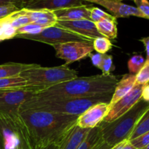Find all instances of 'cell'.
<instances>
[{"instance_id": "6da1fadb", "label": "cell", "mask_w": 149, "mask_h": 149, "mask_svg": "<svg viewBox=\"0 0 149 149\" xmlns=\"http://www.w3.org/2000/svg\"><path fill=\"white\" fill-rule=\"evenodd\" d=\"M29 130L33 148L42 149L50 144L59 146L77 124L78 116L28 110L19 112Z\"/></svg>"}, {"instance_id": "7a4b0ae2", "label": "cell", "mask_w": 149, "mask_h": 149, "mask_svg": "<svg viewBox=\"0 0 149 149\" xmlns=\"http://www.w3.org/2000/svg\"><path fill=\"white\" fill-rule=\"evenodd\" d=\"M118 81L117 77L112 74L77 77L38 92L33 97L38 98L82 97L112 93Z\"/></svg>"}, {"instance_id": "3957f363", "label": "cell", "mask_w": 149, "mask_h": 149, "mask_svg": "<svg viewBox=\"0 0 149 149\" xmlns=\"http://www.w3.org/2000/svg\"><path fill=\"white\" fill-rule=\"evenodd\" d=\"M113 93L82 97L38 98L32 97L22 105L20 111L33 109L79 116L94 105L100 103H110Z\"/></svg>"}, {"instance_id": "277c9868", "label": "cell", "mask_w": 149, "mask_h": 149, "mask_svg": "<svg viewBox=\"0 0 149 149\" xmlns=\"http://www.w3.org/2000/svg\"><path fill=\"white\" fill-rule=\"evenodd\" d=\"M148 108L149 103L141 99L117 119L111 122H102L100 125L102 139L111 148L122 141L129 140L138 120Z\"/></svg>"}, {"instance_id": "5b68a950", "label": "cell", "mask_w": 149, "mask_h": 149, "mask_svg": "<svg viewBox=\"0 0 149 149\" xmlns=\"http://www.w3.org/2000/svg\"><path fill=\"white\" fill-rule=\"evenodd\" d=\"M19 76L26 80L27 86L39 87L42 91L51 86L77 78L78 72L65 65L42 67L36 64L32 68L23 71Z\"/></svg>"}, {"instance_id": "8992f818", "label": "cell", "mask_w": 149, "mask_h": 149, "mask_svg": "<svg viewBox=\"0 0 149 149\" xmlns=\"http://www.w3.org/2000/svg\"><path fill=\"white\" fill-rule=\"evenodd\" d=\"M15 38L43 42L52 46L70 42H93L63 27L55 26L44 29L36 35H17Z\"/></svg>"}, {"instance_id": "52a82bcc", "label": "cell", "mask_w": 149, "mask_h": 149, "mask_svg": "<svg viewBox=\"0 0 149 149\" xmlns=\"http://www.w3.org/2000/svg\"><path fill=\"white\" fill-rule=\"evenodd\" d=\"M40 90L39 87L29 86H26L23 89L1 90L0 113L17 116L19 114L22 105Z\"/></svg>"}, {"instance_id": "ba28073f", "label": "cell", "mask_w": 149, "mask_h": 149, "mask_svg": "<svg viewBox=\"0 0 149 149\" xmlns=\"http://www.w3.org/2000/svg\"><path fill=\"white\" fill-rule=\"evenodd\" d=\"M52 47L57 58L65 61V65L90 57L94 50L93 42H70Z\"/></svg>"}, {"instance_id": "9c48e42d", "label": "cell", "mask_w": 149, "mask_h": 149, "mask_svg": "<svg viewBox=\"0 0 149 149\" xmlns=\"http://www.w3.org/2000/svg\"><path fill=\"white\" fill-rule=\"evenodd\" d=\"M143 85L135 84L130 93L112 105L109 113L105 118L104 122H111L120 117L123 114L132 109L141 99Z\"/></svg>"}, {"instance_id": "30bf717a", "label": "cell", "mask_w": 149, "mask_h": 149, "mask_svg": "<svg viewBox=\"0 0 149 149\" xmlns=\"http://www.w3.org/2000/svg\"><path fill=\"white\" fill-rule=\"evenodd\" d=\"M111 108V105L107 103H100L91 106L78 116L77 125L90 130L99 126L104 121Z\"/></svg>"}, {"instance_id": "8fae6325", "label": "cell", "mask_w": 149, "mask_h": 149, "mask_svg": "<svg viewBox=\"0 0 149 149\" xmlns=\"http://www.w3.org/2000/svg\"><path fill=\"white\" fill-rule=\"evenodd\" d=\"M56 25L60 27H63L74 32L91 41H93L97 37L103 36L97 31L95 23L90 20L84 19V20H66V21L58 20Z\"/></svg>"}, {"instance_id": "7c38bea8", "label": "cell", "mask_w": 149, "mask_h": 149, "mask_svg": "<svg viewBox=\"0 0 149 149\" xmlns=\"http://www.w3.org/2000/svg\"><path fill=\"white\" fill-rule=\"evenodd\" d=\"M88 2L97 4L109 10L111 15L116 18L128 17L130 16L146 18L136 7L128 5L117 0H88Z\"/></svg>"}, {"instance_id": "4fadbf2b", "label": "cell", "mask_w": 149, "mask_h": 149, "mask_svg": "<svg viewBox=\"0 0 149 149\" xmlns=\"http://www.w3.org/2000/svg\"><path fill=\"white\" fill-rule=\"evenodd\" d=\"M84 0H33L25 4L23 8L55 11L68 7L83 5L84 4Z\"/></svg>"}, {"instance_id": "5bb4252c", "label": "cell", "mask_w": 149, "mask_h": 149, "mask_svg": "<svg viewBox=\"0 0 149 149\" xmlns=\"http://www.w3.org/2000/svg\"><path fill=\"white\" fill-rule=\"evenodd\" d=\"M91 5L83 4L77 7H68L62 10L53 11L58 20H90Z\"/></svg>"}, {"instance_id": "9a60e30c", "label": "cell", "mask_w": 149, "mask_h": 149, "mask_svg": "<svg viewBox=\"0 0 149 149\" xmlns=\"http://www.w3.org/2000/svg\"><path fill=\"white\" fill-rule=\"evenodd\" d=\"M23 14L27 15L31 20V23L39 25L44 28L55 26L58 22L56 16L53 11L47 10H28L20 9Z\"/></svg>"}, {"instance_id": "2e32d148", "label": "cell", "mask_w": 149, "mask_h": 149, "mask_svg": "<svg viewBox=\"0 0 149 149\" xmlns=\"http://www.w3.org/2000/svg\"><path fill=\"white\" fill-rule=\"evenodd\" d=\"M90 130V129L79 127L76 124L60 145L59 149H77L84 141Z\"/></svg>"}, {"instance_id": "e0dca14e", "label": "cell", "mask_w": 149, "mask_h": 149, "mask_svg": "<svg viewBox=\"0 0 149 149\" xmlns=\"http://www.w3.org/2000/svg\"><path fill=\"white\" fill-rule=\"evenodd\" d=\"M135 75L134 74H125L116 84L113 91L110 104L113 105L122 97L126 95L128 93L132 90L135 85Z\"/></svg>"}, {"instance_id": "ac0fdd59", "label": "cell", "mask_w": 149, "mask_h": 149, "mask_svg": "<svg viewBox=\"0 0 149 149\" xmlns=\"http://www.w3.org/2000/svg\"><path fill=\"white\" fill-rule=\"evenodd\" d=\"M36 64L19 63H8L0 65V79L19 76L25 70L32 68Z\"/></svg>"}, {"instance_id": "d6986e66", "label": "cell", "mask_w": 149, "mask_h": 149, "mask_svg": "<svg viewBox=\"0 0 149 149\" xmlns=\"http://www.w3.org/2000/svg\"><path fill=\"white\" fill-rule=\"evenodd\" d=\"M99 33L109 39H114L117 36L116 19H103L95 23Z\"/></svg>"}, {"instance_id": "ffe728a7", "label": "cell", "mask_w": 149, "mask_h": 149, "mask_svg": "<svg viewBox=\"0 0 149 149\" xmlns=\"http://www.w3.org/2000/svg\"><path fill=\"white\" fill-rule=\"evenodd\" d=\"M101 127L99 125L89 131L84 141L77 149H92L101 140Z\"/></svg>"}, {"instance_id": "44dd1931", "label": "cell", "mask_w": 149, "mask_h": 149, "mask_svg": "<svg viewBox=\"0 0 149 149\" xmlns=\"http://www.w3.org/2000/svg\"><path fill=\"white\" fill-rule=\"evenodd\" d=\"M27 86L26 81L20 76L0 79V90L23 89Z\"/></svg>"}, {"instance_id": "7402d4cb", "label": "cell", "mask_w": 149, "mask_h": 149, "mask_svg": "<svg viewBox=\"0 0 149 149\" xmlns=\"http://www.w3.org/2000/svg\"><path fill=\"white\" fill-rule=\"evenodd\" d=\"M149 131V108L141 116L133 131L129 138V141L138 138L140 135Z\"/></svg>"}, {"instance_id": "603a6c76", "label": "cell", "mask_w": 149, "mask_h": 149, "mask_svg": "<svg viewBox=\"0 0 149 149\" xmlns=\"http://www.w3.org/2000/svg\"><path fill=\"white\" fill-rule=\"evenodd\" d=\"M93 45L95 50L100 54H106L113 47L110 39L104 36L95 39L93 41Z\"/></svg>"}, {"instance_id": "cb8c5ba5", "label": "cell", "mask_w": 149, "mask_h": 149, "mask_svg": "<svg viewBox=\"0 0 149 149\" xmlns=\"http://www.w3.org/2000/svg\"><path fill=\"white\" fill-rule=\"evenodd\" d=\"M145 62V58L141 55H135L131 57L127 63V67L130 73L131 74L136 75L143 66Z\"/></svg>"}, {"instance_id": "d4e9b609", "label": "cell", "mask_w": 149, "mask_h": 149, "mask_svg": "<svg viewBox=\"0 0 149 149\" xmlns=\"http://www.w3.org/2000/svg\"><path fill=\"white\" fill-rule=\"evenodd\" d=\"M45 28L43 26L31 23L18 28L17 29V35H36L40 33Z\"/></svg>"}, {"instance_id": "484cf974", "label": "cell", "mask_w": 149, "mask_h": 149, "mask_svg": "<svg viewBox=\"0 0 149 149\" xmlns=\"http://www.w3.org/2000/svg\"><path fill=\"white\" fill-rule=\"evenodd\" d=\"M99 69L101 70L103 75H111V73L114 71L115 66L113 63V57L112 55L103 54V58L101 64L99 66Z\"/></svg>"}, {"instance_id": "4316f807", "label": "cell", "mask_w": 149, "mask_h": 149, "mask_svg": "<svg viewBox=\"0 0 149 149\" xmlns=\"http://www.w3.org/2000/svg\"><path fill=\"white\" fill-rule=\"evenodd\" d=\"M103 19H116L111 14L106 13L98 7H93L90 8V20L95 23L100 21Z\"/></svg>"}, {"instance_id": "83f0119b", "label": "cell", "mask_w": 149, "mask_h": 149, "mask_svg": "<svg viewBox=\"0 0 149 149\" xmlns=\"http://www.w3.org/2000/svg\"><path fill=\"white\" fill-rule=\"evenodd\" d=\"M135 83L142 85L149 83V61H146L143 66L135 75Z\"/></svg>"}, {"instance_id": "f1b7e54d", "label": "cell", "mask_w": 149, "mask_h": 149, "mask_svg": "<svg viewBox=\"0 0 149 149\" xmlns=\"http://www.w3.org/2000/svg\"><path fill=\"white\" fill-rule=\"evenodd\" d=\"M130 142L136 149L144 148L149 144V131L135 139L130 140Z\"/></svg>"}, {"instance_id": "f546056e", "label": "cell", "mask_w": 149, "mask_h": 149, "mask_svg": "<svg viewBox=\"0 0 149 149\" xmlns=\"http://www.w3.org/2000/svg\"><path fill=\"white\" fill-rule=\"evenodd\" d=\"M7 17H5V23H4V26H3V41L13 39V38L15 37V36L17 35V29H14L13 26H11L8 23H7Z\"/></svg>"}, {"instance_id": "4dcf8cb0", "label": "cell", "mask_w": 149, "mask_h": 149, "mask_svg": "<svg viewBox=\"0 0 149 149\" xmlns=\"http://www.w3.org/2000/svg\"><path fill=\"white\" fill-rule=\"evenodd\" d=\"M19 10H20V9L17 7L15 4L0 5V19L4 18L7 16L11 15L12 13H15L16 11H18Z\"/></svg>"}, {"instance_id": "1f68e13d", "label": "cell", "mask_w": 149, "mask_h": 149, "mask_svg": "<svg viewBox=\"0 0 149 149\" xmlns=\"http://www.w3.org/2000/svg\"><path fill=\"white\" fill-rule=\"evenodd\" d=\"M137 8L145 16L146 19L149 20V1L148 0H134Z\"/></svg>"}, {"instance_id": "d6a6232c", "label": "cell", "mask_w": 149, "mask_h": 149, "mask_svg": "<svg viewBox=\"0 0 149 149\" xmlns=\"http://www.w3.org/2000/svg\"><path fill=\"white\" fill-rule=\"evenodd\" d=\"M90 59H91L92 63L95 65L97 68H99V66L101 64L102 61H103V54H100V53H95V54H93L92 53L91 55H90Z\"/></svg>"}, {"instance_id": "836d02e7", "label": "cell", "mask_w": 149, "mask_h": 149, "mask_svg": "<svg viewBox=\"0 0 149 149\" xmlns=\"http://www.w3.org/2000/svg\"><path fill=\"white\" fill-rule=\"evenodd\" d=\"M111 149H136L131 144L129 140H125V141H122L119 143L116 144Z\"/></svg>"}, {"instance_id": "e575fe53", "label": "cell", "mask_w": 149, "mask_h": 149, "mask_svg": "<svg viewBox=\"0 0 149 149\" xmlns=\"http://www.w3.org/2000/svg\"><path fill=\"white\" fill-rule=\"evenodd\" d=\"M141 99L149 103V84L143 85V90H142Z\"/></svg>"}, {"instance_id": "d590c367", "label": "cell", "mask_w": 149, "mask_h": 149, "mask_svg": "<svg viewBox=\"0 0 149 149\" xmlns=\"http://www.w3.org/2000/svg\"><path fill=\"white\" fill-rule=\"evenodd\" d=\"M111 147L109 146L101 138L100 141L92 149H111Z\"/></svg>"}, {"instance_id": "8d00e7d4", "label": "cell", "mask_w": 149, "mask_h": 149, "mask_svg": "<svg viewBox=\"0 0 149 149\" xmlns=\"http://www.w3.org/2000/svg\"><path fill=\"white\" fill-rule=\"evenodd\" d=\"M140 41L143 42L144 46H145L146 52V61H149V36L142 38L141 39H140Z\"/></svg>"}, {"instance_id": "74e56055", "label": "cell", "mask_w": 149, "mask_h": 149, "mask_svg": "<svg viewBox=\"0 0 149 149\" xmlns=\"http://www.w3.org/2000/svg\"><path fill=\"white\" fill-rule=\"evenodd\" d=\"M6 18L0 19V42H2L3 41V38H2V33H3V26H4V23H5Z\"/></svg>"}, {"instance_id": "f35d334b", "label": "cell", "mask_w": 149, "mask_h": 149, "mask_svg": "<svg viewBox=\"0 0 149 149\" xmlns=\"http://www.w3.org/2000/svg\"><path fill=\"white\" fill-rule=\"evenodd\" d=\"M8 4H15L17 7V0H0V5Z\"/></svg>"}, {"instance_id": "ab89813d", "label": "cell", "mask_w": 149, "mask_h": 149, "mask_svg": "<svg viewBox=\"0 0 149 149\" xmlns=\"http://www.w3.org/2000/svg\"><path fill=\"white\" fill-rule=\"evenodd\" d=\"M31 1H33V0H17V7L20 9H22L25 4Z\"/></svg>"}, {"instance_id": "60d3db41", "label": "cell", "mask_w": 149, "mask_h": 149, "mask_svg": "<svg viewBox=\"0 0 149 149\" xmlns=\"http://www.w3.org/2000/svg\"><path fill=\"white\" fill-rule=\"evenodd\" d=\"M60 146H59L56 145V144H50V145L47 146L45 147V148L42 149H59Z\"/></svg>"}, {"instance_id": "b9f144b4", "label": "cell", "mask_w": 149, "mask_h": 149, "mask_svg": "<svg viewBox=\"0 0 149 149\" xmlns=\"http://www.w3.org/2000/svg\"><path fill=\"white\" fill-rule=\"evenodd\" d=\"M0 149H5V146H4V141H3L2 138H1V135H0Z\"/></svg>"}, {"instance_id": "7bdbcfd3", "label": "cell", "mask_w": 149, "mask_h": 149, "mask_svg": "<svg viewBox=\"0 0 149 149\" xmlns=\"http://www.w3.org/2000/svg\"><path fill=\"white\" fill-rule=\"evenodd\" d=\"M143 149H149V144H148V146H147L146 147H145V148H143Z\"/></svg>"}, {"instance_id": "ee69618b", "label": "cell", "mask_w": 149, "mask_h": 149, "mask_svg": "<svg viewBox=\"0 0 149 149\" xmlns=\"http://www.w3.org/2000/svg\"><path fill=\"white\" fill-rule=\"evenodd\" d=\"M117 1H123V0H117Z\"/></svg>"}, {"instance_id": "f6af8a7d", "label": "cell", "mask_w": 149, "mask_h": 149, "mask_svg": "<svg viewBox=\"0 0 149 149\" xmlns=\"http://www.w3.org/2000/svg\"><path fill=\"white\" fill-rule=\"evenodd\" d=\"M84 1H88V0H84Z\"/></svg>"}, {"instance_id": "bcb514c9", "label": "cell", "mask_w": 149, "mask_h": 149, "mask_svg": "<svg viewBox=\"0 0 149 149\" xmlns=\"http://www.w3.org/2000/svg\"><path fill=\"white\" fill-rule=\"evenodd\" d=\"M14 149H17V148H15Z\"/></svg>"}]
</instances>
